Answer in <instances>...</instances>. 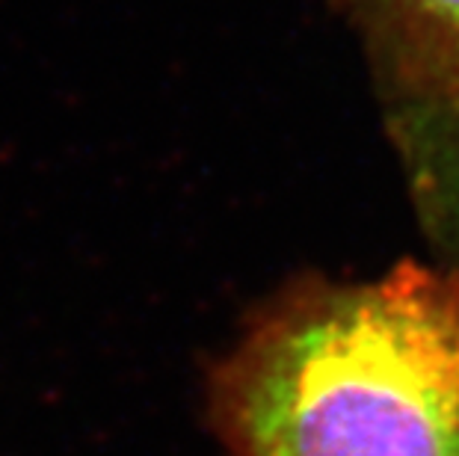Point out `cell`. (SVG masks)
I'll return each instance as SVG.
<instances>
[{
  "label": "cell",
  "mask_w": 459,
  "mask_h": 456,
  "mask_svg": "<svg viewBox=\"0 0 459 456\" xmlns=\"http://www.w3.org/2000/svg\"><path fill=\"white\" fill-rule=\"evenodd\" d=\"M359 33L385 113L459 104V0H338Z\"/></svg>",
  "instance_id": "obj_2"
},
{
  "label": "cell",
  "mask_w": 459,
  "mask_h": 456,
  "mask_svg": "<svg viewBox=\"0 0 459 456\" xmlns=\"http://www.w3.org/2000/svg\"><path fill=\"white\" fill-rule=\"evenodd\" d=\"M204 397L222 456H459V270L290 281Z\"/></svg>",
  "instance_id": "obj_1"
},
{
  "label": "cell",
  "mask_w": 459,
  "mask_h": 456,
  "mask_svg": "<svg viewBox=\"0 0 459 456\" xmlns=\"http://www.w3.org/2000/svg\"><path fill=\"white\" fill-rule=\"evenodd\" d=\"M385 116L427 226L459 249V104L406 107Z\"/></svg>",
  "instance_id": "obj_3"
}]
</instances>
